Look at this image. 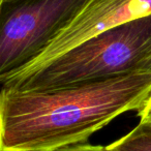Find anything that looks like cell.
Segmentation results:
<instances>
[{
	"label": "cell",
	"instance_id": "cell-1",
	"mask_svg": "<svg viewBox=\"0 0 151 151\" xmlns=\"http://www.w3.org/2000/svg\"><path fill=\"white\" fill-rule=\"evenodd\" d=\"M150 95L151 70L49 89L1 88L0 150L82 144L118 116L139 112Z\"/></svg>",
	"mask_w": 151,
	"mask_h": 151
},
{
	"label": "cell",
	"instance_id": "cell-2",
	"mask_svg": "<svg viewBox=\"0 0 151 151\" xmlns=\"http://www.w3.org/2000/svg\"><path fill=\"white\" fill-rule=\"evenodd\" d=\"M151 57V15L105 30L4 89H49L143 71Z\"/></svg>",
	"mask_w": 151,
	"mask_h": 151
},
{
	"label": "cell",
	"instance_id": "cell-3",
	"mask_svg": "<svg viewBox=\"0 0 151 151\" xmlns=\"http://www.w3.org/2000/svg\"><path fill=\"white\" fill-rule=\"evenodd\" d=\"M89 0H0V76L35 58Z\"/></svg>",
	"mask_w": 151,
	"mask_h": 151
},
{
	"label": "cell",
	"instance_id": "cell-4",
	"mask_svg": "<svg viewBox=\"0 0 151 151\" xmlns=\"http://www.w3.org/2000/svg\"><path fill=\"white\" fill-rule=\"evenodd\" d=\"M151 15V0H89L66 27H64L27 64L0 76L1 88H6L33 75L65 52L92 36L122 23Z\"/></svg>",
	"mask_w": 151,
	"mask_h": 151
},
{
	"label": "cell",
	"instance_id": "cell-5",
	"mask_svg": "<svg viewBox=\"0 0 151 151\" xmlns=\"http://www.w3.org/2000/svg\"><path fill=\"white\" fill-rule=\"evenodd\" d=\"M108 147L111 151H151V123L139 122L127 134Z\"/></svg>",
	"mask_w": 151,
	"mask_h": 151
},
{
	"label": "cell",
	"instance_id": "cell-6",
	"mask_svg": "<svg viewBox=\"0 0 151 151\" xmlns=\"http://www.w3.org/2000/svg\"><path fill=\"white\" fill-rule=\"evenodd\" d=\"M49 151H111L109 147L99 146V145H85V144H78L73 145V146L63 147V148L54 149V150Z\"/></svg>",
	"mask_w": 151,
	"mask_h": 151
},
{
	"label": "cell",
	"instance_id": "cell-7",
	"mask_svg": "<svg viewBox=\"0 0 151 151\" xmlns=\"http://www.w3.org/2000/svg\"><path fill=\"white\" fill-rule=\"evenodd\" d=\"M138 113V116L140 117V122H144V123H151V95L143 108L140 110Z\"/></svg>",
	"mask_w": 151,
	"mask_h": 151
},
{
	"label": "cell",
	"instance_id": "cell-8",
	"mask_svg": "<svg viewBox=\"0 0 151 151\" xmlns=\"http://www.w3.org/2000/svg\"><path fill=\"white\" fill-rule=\"evenodd\" d=\"M146 70H151V57L145 62L144 66H143V71H146Z\"/></svg>",
	"mask_w": 151,
	"mask_h": 151
}]
</instances>
